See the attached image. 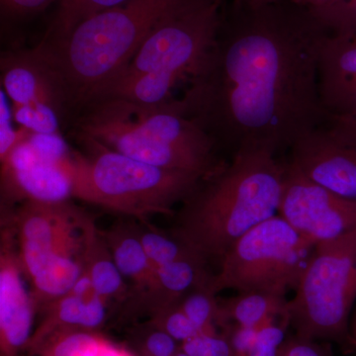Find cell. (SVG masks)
<instances>
[{"mask_svg":"<svg viewBox=\"0 0 356 356\" xmlns=\"http://www.w3.org/2000/svg\"><path fill=\"white\" fill-rule=\"evenodd\" d=\"M330 33L292 0H226L216 41L178 98L185 114L232 156L291 149L331 118L318 70Z\"/></svg>","mask_w":356,"mask_h":356,"instance_id":"obj_1","label":"cell"},{"mask_svg":"<svg viewBox=\"0 0 356 356\" xmlns=\"http://www.w3.org/2000/svg\"><path fill=\"white\" fill-rule=\"evenodd\" d=\"M287 165L268 149L236 152L184 201L175 238L205 259H222L238 238L278 214Z\"/></svg>","mask_w":356,"mask_h":356,"instance_id":"obj_2","label":"cell"},{"mask_svg":"<svg viewBox=\"0 0 356 356\" xmlns=\"http://www.w3.org/2000/svg\"><path fill=\"white\" fill-rule=\"evenodd\" d=\"M72 126L74 135L166 170L198 173L207 179L226 165L218 159L214 140L185 114L178 98L159 104L97 98L79 110Z\"/></svg>","mask_w":356,"mask_h":356,"instance_id":"obj_3","label":"cell"},{"mask_svg":"<svg viewBox=\"0 0 356 356\" xmlns=\"http://www.w3.org/2000/svg\"><path fill=\"white\" fill-rule=\"evenodd\" d=\"M225 2L184 0L159 21L118 76L88 102L118 97L159 104L177 98L175 88L188 83L216 41Z\"/></svg>","mask_w":356,"mask_h":356,"instance_id":"obj_4","label":"cell"},{"mask_svg":"<svg viewBox=\"0 0 356 356\" xmlns=\"http://www.w3.org/2000/svg\"><path fill=\"white\" fill-rule=\"evenodd\" d=\"M184 0H128L95 14L65 38L40 44L62 74L74 113L118 76L159 20Z\"/></svg>","mask_w":356,"mask_h":356,"instance_id":"obj_5","label":"cell"},{"mask_svg":"<svg viewBox=\"0 0 356 356\" xmlns=\"http://www.w3.org/2000/svg\"><path fill=\"white\" fill-rule=\"evenodd\" d=\"M76 136L83 152L72 151V197L103 209L145 220L172 214L205 178L142 163Z\"/></svg>","mask_w":356,"mask_h":356,"instance_id":"obj_6","label":"cell"},{"mask_svg":"<svg viewBox=\"0 0 356 356\" xmlns=\"http://www.w3.org/2000/svg\"><path fill=\"white\" fill-rule=\"evenodd\" d=\"M11 221L23 273L31 281L33 298L48 305L69 293L86 269L90 217L70 200L27 201Z\"/></svg>","mask_w":356,"mask_h":356,"instance_id":"obj_7","label":"cell"},{"mask_svg":"<svg viewBox=\"0 0 356 356\" xmlns=\"http://www.w3.org/2000/svg\"><path fill=\"white\" fill-rule=\"evenodd\" d=\"M295 291L287 314L296 336L355 350L348 318L356 299V229L316 245Z\"/></svg>","mask_w":356,"mask_h":356,"instance_id":"obj_8","label":"cell"},{"mask_svg":"<svg viewBox=\"0 0 356 356\" xmlns=\"http://www.w3.org/2000/svg\"><path fill=\"white\" fill-rule=\"evenodd\" d=\"M315 247L275 215L232 245L208 287L215 295L232 289L285 296L288 290L296 289Z\"/></svg>","mask_w":356,"mask_h":356,"instance_id":"obj_9","label":"cell"},{"mask_svg":"<svg viewBox=\"0 0 356 356\" xmlns=\"http://www.w3.org/2000/svg\"><path fill=\"white\" fill-rule=\"evenodd\" d=\"M0 74L19 127L40 135H63L74 107L62 74L41 44L2 54Z\"/></svg>","mask_w":356,"mask_h":356,"instance_id":"obj_10","label":"cell"},{"mask_svg":"<svg viewBox=\"0 0 356 356\" xmlns=\"http://www.w3.org/2000/svg\"><path fill=\"white\" fill-rule=\"evenodd\" d=\"M1 196L6 205L72 198V149L63 135L28 133L1 161Z\"/></svg>","mask_w":356,"mask_h":356,"instance_id":"obj_11","label":"cell"},{"mask_svg":"<svg viewBox=\"0 0 356 356\" xmlns=\"http://www.w3.org/2000/svg\"><path fill=\"white\" fill-rule=\"evenodd\" d=\"M278 215L315 245L356 229V201L312 181L289 161Z\"/></svg>","mask_w":356,"mask_h":356,"instance_id":"obj_12","label":"cell"},{"mask_svg":"<svg viewBox=\"0 0 356 356\" xmlns=\"http://www.w3.org/2000/svg\"><path fill=\"white\" fill-rule=\"evenodd\" d=\"M15 234L2 231L0 254V351L23 356L33 337L35 300L28 294L22 266L14 247Z\"/></svg>","mask_w":356,"mask_h":356,"instance_id":"obj_13","label":"cell"},{"mask_svg":"<svg viewBox=\"0 0 356 356\" xmlns=\"http://www.w3.org/2000/svg\"><path fill=\"white\" fill-rule=\"evenodd\" d=\"M289 163L305 177L341 197L356 201V149L318 128L297 140Z\"/></svg>","mask_w":356,"mask_h":356,"instance_id":"obj_14","label":"cell"},{"mask_svg":"<svg viewBox=\"0 0 356 356\" xmlns=\"http://www.w3.org/2000/svg\"><path fill=\"white\" fill-rule=\"evenodd\" d=\"M318 92L325 111L356 84V36L330 33L318 58Z\"/></svg>","mask_w":356,"mask_h":356,"instance_id":"obj_15","label":"cell"},{"mask_svg":"<svg viewBox=\"0 0 356 356\" xmlns=\"http://www.w3.org/2000/svg\"><path fill=\"white\" fill-rule=\"evenodd\" d=\"M106 316V301L99 295L83 297L72 292L67 293L48 304L46 318L33 334L28 348L58 330L95 331L102 325Z\"/></svg>","mask_w":356,"mask_h":356,"instance_id":"obj_16","label":"cell"},{"mask_svg":"<svg viewBox=\"0 0 356 356\" xmlns=\"http://www.w3.org/2000/svg\"><path fill=\"white\" fill-rule=\"evenodd\" d=\"M102 234L122 275L132 280L138 290L153 291L158 280V269L145 252L139 229L118 225Z\"/></svg>","mask_w":356,"mask_h":356,"instance_id":"obj_17","label":"cell"},{"mask_svg":"<svg viewBox=\"0 0 356 356\" xmlns=\"http://www.w3.org/2000/svg\"><path fill=\"white\" fill-rule=\"evenodd\" d=\"M27 356H136L95 331L58 330L27 350Z\"/></svg>","mask_w":356,"mask_h":356,"instance_id":"obj_18","label":"cell"},{"mask_svg":"<svg viewBox=\"0 0 356 356\" xmlns=\"http://www.w3.org/2000/svg\"><path fill=\"white\" fill-rule=\"evenodd\" d=\"M202 257L178 259L158 268V280L152 298L156 296V312L179 303L188 293L208 286L211 276L204 268Z\"/></svg>","mask_w":356,"mask_h":356,"instance_id":"obj_19","label":"cell"},{"mask_svg":"<svg viewBox=\"0 0 356 356\" xmlns=\"http://www.w3.org/2000/svg\"><path fill=\"white\" fill-rule=\"evenodd\" d=\"M285 296L264 292L238 293L219 302V327L236 325L259 329L287 312Z\"/></svg>","mask_w":356,"mask_h":356,"instance_id":"obj_20","label":"cell"},{"mask_svg":"<svg viewBox=\"0 0 356 356\" xmlns=\"http://www.w3.org/2000/svg\"><path fill=\"white\" fill-rule=\"evenodd\" d=\"M84 270L88 273L96 294L105 301L125 295L127 287L124 276L115 264L102 234L96 228L95 222L88 229Z\"/></svg>","mask_w":356,"mask_h":356,"instance_id":"obj_21","label":"cell"},{"mask_svg":"<svg viewBox=\"0 0 356 356\" xmlns=\"http://www.w3.org/2000/svg\"><path fill=\"white\" fill-rule=\"evenodd\" d=\"M128 0H58L57 10L43 41L55 43L65 38L84 20Z\"/></svg>","mask_w":356,"mask_h":356,"instance_id":"obj_22","label":"cell"},{"mask_svg":"<svg viewBox=\"0 0 356 356\" xmlns=\"http://www.w3.org/2000/svg\"><path fill=\"white\" fill-rule=\"evenodd\" d=\"M216 295L209 287L197 288L179 302L185 315L201 332H216L219 327L220 308Z\"/></svg>","mask_w":356,"mask_h":356,"instance_id":"obj_23","label":"cell"},{"mask_svg":"<svg viewBox=\"0 0 356 356\" xmlns=\"http://www.w3.org/2000/svg\"><path fill=\"white\" fill-rule=\"evenodd\" d=\"M140 238L147 257L156 269L178 259L201 257L177 238H168L159 232H142Z\"/></svg>","mask_w":356,"mask_h":356,"instance_id":"obj_24","label":"cell"},{"mask_svg":"<svg viewBox=\"0 0 356 356\" xmlns=\"http://www.w3.org/2000/svg\"><path fill=\"white\" fill-rule=\"evenodd\" d=\"M290 327L287 312L257 330L254 344L241 356H280Z\"/></svg>","mask_w":356,"mask_h":356,"instance_id":"obj_25","label":"cell"},{"mask_svg":"<svg viewBox=\"0 0 356 356\" xmlns=\"http://www.w3.org/2000/svg\"><path fill=\"white\" fill-rule=\"evenodd\" d=\"M154 327L165 332L180 343L201 334L180 309L179 303L156 311L154 314Z\"/></svg>","mask_w":356,"mask_h":356,"instance_id":"obj_26","label":"cell"},{"mask_svg":"<svg viewBox=\"0 0 356 356\" xmlns=\"http://www.w3.org/2000/svg\"><path fill=\"white\" fill-rule=\"evenodd\" d=\"M313 13L332 34L356 36V0H343L337 6Z\"/></svg>","mask_w":356,"mask_h":356,"instance_id":"obj_27","label":"cell"},{"mask_svg":"<svg viewBox=\"0 0 356 356\" xmlns=\"http://www.w3.org/2000/svg\"><path fill=\"white\" fill-rule=\"evenodd\" d=\"M189 356H232L231 346L224 332H201L180 346Z\"/></svg>","mask_w":356,"mask_h":356,"instance_id":"obj_28","label":"cell"},{"mask_svg":"<svg viewBox=\"0 0 356 356\" xmlns=\"http://www.w3.org/2000/svg\"><path fill=\"white\" fill-rule=\"evenodd\" d=\"M13 108L3 90H0V161L13 152L14 147L24 139L29 131L14 127Z\"/></svg>","mask_w":356,"mask_h":356,"instance_id":"obj_29","label":"cell"},{"mask_svg":"<svg viewBox=\"0 0 356 356\" xmlns=\"http://www.w3.org/2000/svg\"><path fill=\"white\" fill-rule=\"evenodd\" d=\"M58 0H0L2 15L23 18L38 13Z\"/></svg>","mask_w":356,"mask_h":356,"instance_id":"obj_30","label":"cell"},{"mask_svg":"<svg viewBox=\"0 0 356 356\" xmlns=\"http://www.w3.org/2000/svg\"><path fill=\"white\" fill-rule=\"evenodd\" d=\"M177 343L170 334L156 329L145 341L143 353L145 356H175L180 350Z\"/></svg>","mask_w":356,"mask_h":356,"instance_id":"obj_31","label":"cell"},{"mask_svg":"<svg viewBox=\"0 0 356 356\" xmlns=\"http://www.w3.org/2000/svg\"><path fill=\"white\" fill-rule=\"evenodd\" d=\"M325 128L339 143L356 149V117L331 116Z\"/></svg>","mask_w":356,"mask_h":356,"instance_id":"obj_32","label":"cell"},{"mask_svg":"<svg viewBox=\"0 0 356 356\" xmlns=\"http://www.w3.org/2000/svg\"><path fill=\"white\" fill-rule=\"evenodd\" d=\"M280 356H327L316 341L294 334L287 337L281 348Z\"/></svg>","mask_w":356,"mask_h":356,"instance_id":"obj_33","label":"cell"},{"mask_svg":"<svg viewBox=\"0 0 356 356\" xmlns=\"http://www.w3.org/2000/svg\"><path fill=\"white\" fill-rule=\"evenodd\" d=\"M295 3L299 4V6L306 7V8L310 9L312 11L325 10V9L330 8L337 6V4L341 3L343 0H292Z\"/></svg>","mask_w":356,"mask_h":356,"instance_id":"obj_34","label":"cell"}]
</instances>
